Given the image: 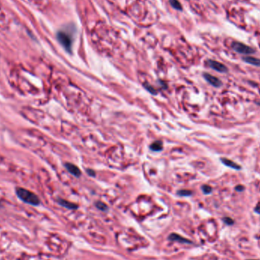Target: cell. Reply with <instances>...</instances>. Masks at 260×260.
<instances>
[{
  "label": "cell",
  "instance_id": "5b68a950",
  "mask_svg": "<svg viewBox=\"0 0 260 260\" xmlns=\"http://www.w3.org/2000/svg\"><path fill=\"white\" fill-rule=\"evenodd\" d=\"M203 76H204L205 79L212 86L215 87V88H219V87L221 86L222 83H221V80L219 78H216V77L213 76V75H210L208 73H204L203 74Z\"/></svg>",
  "mask_w": 260,
  "mask_h": 260
},
{
  "label": "cell",
  "instance_id": "6da1fadb",
  "mask_svg": "<svg viewBox=\"0 0 260 260\" xmlns=\"http://www.w3.org/2000/svg\"><path fill=\"white\" fill-rule=\"evenodd\" d=\"M15 193L17 196L20 198L22 201L27 204H30L31 206H38L40 205V201L39 197L31 191L26 190L24 188H17L15 190Z\"/></svg>",
  "mask_w": 260,
  "mask_h": 260
},
{
  "label": "cell",
  "instance_id": "277c9868",
  "mask_svg": "<svg viewBox=\"0 0 260 260\" xmlns=\"http://www.w3.org/2000/svg\"><path fill=\"white\" fill-rule=\"evenodd\" d=\"M208 65L209 66L211 69H214V70L217 71V72H221V73L227 72V70H228L227 68L226 67L224 64L221 63V62H217V61L211 60V59H210V60L208 61Z\"/></svg>",
  "mask_w": 260,
  "mask_h": 260
},
{
  "label": "cell",
  "instance_id": "e0dca14e",
  "mask_svg": "<svg viewBox=\"0 0 260 260\" xmlns=\"http://www.w3.org/2000/svg\"><path fill=\"white\" fill-rule=\"evenodd\" d=\"M224 221L228 225H231L234 224V221L230 218H224Z\"/></svg>",
  "mask_w": 260,
  "mask_h": 260
},
{
  "label": "cell",
  "instance_id": "5bb4252c",
  "mask_svg": "<svg viewBox=\"0 0 260 260\" xmlns=\"http://www.w3.org/2000/svg\"><path fill=\"white\" fill-rule=\"evenodd\" d=\"M178 195H180V196H190V195H192V192L190 190H180L178 192Z\"/></svg>",
  "mask_w": 260,
  "mask_h": 260
},
{
  "label": "cell",
  "instance_id": "7c38bea8",
  "mask_svg": "<svg viewBox=\"0 0 260 260\" xmlns=\"http://www.w3.org/2000/svg\"><path fill=\"white\" fill-rule=\"evenodd\" d=\"M169 2L170 4L171 5V6L174 9H177V10H182V5L180 4V2L178 0H169Z\"/></svg>",
  "mask_w": 260,
  "mask_h": 260
},
{
  "label": "cell",
  "instance_id": "ffe728a7",
  "mask_svg": "<svg viewBox=\"0 0 260 260\" xmlns=\"http://www.w3.org/2000/svg\"><path fill=\"white\" fill-rule=\"evenodd\" d=\"M255 211H256L257 213H259V214H260V206H257V207L255 208Z\"/></svg>",
  "mask_w": 260,
  "mask_h": 260
},
{
  "label": "cell",
  "instance_id": "3957f363",
  "mask_svg": "<svg viewBox=\"0 0 260 260\" xmlns=\"http://www.w3.org/2000/svg\"><path fill=\"white\" fill-rule=\"evenodd\" d=\"M232 48L236 52L241 53V54H252V53H255L254 49L246 46V44L240 43V42H234L232 43Z\"/></svg>",
  "mask_w": 260,
  "mask_h": 260
},
{
  "label": "cell",
  "instance_id": "4fadbf2b",
  "mask_svg": "<svg viewBox=\"0 0 260 260\" xmlns=\"http://www.w3.org/2000/svg\"><path fill=\"white\" fill-rule=\"evenodd\" d=\"M96 206L98 209L101 210V211H105L107 210V206H106V205H105L104 203L101 202H98L96 203Z\"/></svg>",
  "mask_w": 260,
  "mask_h": 260
},
{
  "label": "cell",
  "instance_id": "ac0fdd59",
  "mask_svg": "<svg viewBox=\"0 0 260 260\" xmlns=\"http://www.w3.org/2000/svg\"><path fill=\"white\" fill-rule=\"evenodd\" d=\"M86 171H87V174H88L89 176H91V177H95V172L94 171V170L87 169Z\"/></svg>",
  "mask_w": 260,
  "mask_h": 260
},
{
  "label": "cell",
  "instance_id": "d6986e66",
  "mask_svg": "<svg viewBox=\"0 0 260 260\" xmlns=\"http://www.w3.org/2000/svg\"><path fill=\"white\" fill-rule=\"evenodd\" d=\"M236 190H237V191H239V192H241V191H243V190H244V187H243V186H241V185H239V186H237V187H236Z\"/></svg>",
  "mask_w": 260,
  "mask_h": 260
},
{
  "label": "cell",
  "instance_id": "30bf717a",
  "mask_svg": "<svg viewBox=\"0 0 260 260\" xmlns=\"http://www.w3.org/2000/svg\"><path fill=\"white\" fill-rule=\"evenodd\" d=\"M58 202H59V204L60 205V206H63V207H65L66 208H69V209H76V208H78V206H77V205L70 202L66 201V200H64V199H59L58 200Z\"/></svg>",
  "mask_w": 260,
  "mask_h": 260
},
{
  "label": "cell",
  "instance_id": "8fae6325",
  "mask_svg": "<svg viewBox=\"0 0 260 260\" xmlns=\"http://www.w3.org/2000/svg\"><path fill=\"white\" fill-rule=\"evenodd\" d=\"M163 148V143L161 141H156L150 145V149L153 151H161Z\"/></svg>",
  "mask_w": 260,
  "mask_h": 260
},
{
  "label": "cell",
  "instance_id": "8992f818",
  "mask_svg": "<svg viewBox=\"0 0 260 260\" xmlns=\"http://www.w3.org/2000/svg\"><path fill=\"white\" fill-rule=\"evenodd\" d=\"M65 167L66 170H67L71 174L75 176V177H80L82 173H81V170L76 165H75V164H71V163H66V164H65Z\"/></svg>",
  "mask_w": 260,
  "mask_h": 260
},
{
  "label": "cell",
  "instance_id": "9c48e42d",
  "mask_svg": "<svg viewBox=\"0 0 260 260\" xmlns=\"http://www.w3.org/2000/svg\"><path fill=\"white\" fill-rule=\"evenodd\" d=\"M243 60L249 64L260 67V59L257 58L253 57V56H245L243 58Z\"/></svg>",
  "mask_w": 260,
  "mask_h": 260
},
{
  "label": "cell",
  "instance_id": "2e32d148",
  "mask_svg": "<svg viewBox=\"0 0 260 260\" xmlns=\"http://www.w3.org/2000/svg\"><path fill=\"white\" fill-rule=\"evenodd\" d=\"M144 85H145V88H146V89L148 90V91H149L150 93L152 94H156L157 91L155 89H154V88H153L152 86H151V85H148V84H145Z\"/></svg>",
  "mask_w": 260,
  "mask_h": 260
},
{
  "label": "cell",
  "instance_id": "7a4b0ae2",
  "mask_svg": "<svg viewBox=\"0 0 260 260\" xmlns=\"http://www.w3.org/2000/svg\"><path fill=\"white\" fill-rule=\"evenodd\" d=\"M56 38L61 45L63 46L66 52L72 53V39L70 35L65 31L59 30L56 34Z\"/></svg>",
  "mask_w": 260,
  "mask_h": 260
},
{
  "label": "cell",
  "instance_id": "52a82bcc",
  "mask_svg": "<svg viewBox=\"0 0 260 260\" xmlns=\"http://www.w3.org/2000/svg\"><path fill=\"white\" fill-rule=\"evenodd\" d=\"M221 161H222L223 164L224 165L227 166V167H230V168H233L234 170H240L241 169V167H240L239 164L234 163L233 161H230V160L227 159V158H221Z\"/></svg>",
  "mask_w": 260,
  "mask_h": 260
},
{
  "label": "cell",
  "instance_id": "ba28073f",
  "mask_svg": "<svg viewBox=\"0 0 260 260\" xmlns=\"http://www.w3.org/2000/svg\"><path fill=\"white\" fill-rule=\"evenodd\" d=\"M169 240H172V241L173 240H174V241H179V242H180V243H192L189 240H187V239H186V238H183V237H182L181 236L178 235V234H170V235L169 236Z\"/></svg>",
  "mask_w": 260,
  "mask_h": 260
},
{
  "label": "cell",
  "instance_id": "9a60e30c",
  "mask_svg": "<svg viewBox=\"0 0 260 260\" xmlns=\"http://www.w3.org/2000/svg\"><path fill=\"white\" fill-rule=\"evenodd\" d=\"M202 192L205 193V194H209V193H211V191H212L211 187L208 185L203 186L202 187Z\"/></svg>",
  "mask_w": 260,
  "mask_h": 260
}]
</instances>
